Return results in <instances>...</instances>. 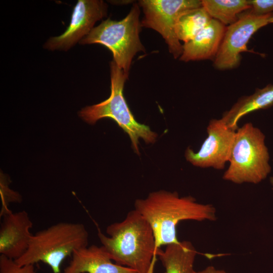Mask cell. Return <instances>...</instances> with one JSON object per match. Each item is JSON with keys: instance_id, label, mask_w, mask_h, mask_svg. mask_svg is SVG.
<instances>
[{"instance_id": "7c38bea8", "label": "cell", "mask_w": 273, "mask_h": 273, "mask_svg": "<svg viewBox=\"0 0 273 273\" xmlns=\"http://www.w3.org/2000/svg\"><path fill=\"white\" fill-rule=\"evenodd\" d=\"M62 273H136L111 259L103 247L92 245L75 250Z\"/></svg>"}, {"instance_id": "6da1fadb", "label": "cell", "mask_w": 273, "mask_h": 273, "mask_svg": "<svg viewBox=\"0 0 273 273\" xmlns=\"http://www.w3.org/2000/svg\"><path fill=\"white\" fill-rule=\"evenodd\" d=\"M98 230L102 246L115 263L136 273H154L157 259L153 231L146 219L134 209L124 220Z\"/></svg>"}, {"instance_id": "44dd1931", "label": "cell", "mask_w": 273, "mask_h": 273, "mask_svg": "<svg viewBox=\"0 0 273 273\" xmlns=\"http://www.w3.org/2000/svg\"><path fill=\"white\" fill-rule=\"evenodd\" d=\"M270 183L272 187V189H273V177H271L270 178Z\"/></svg>"}, {"instance_id": "4fadbf2b", "label": "cell", "mask_w": 273, "mask_h": 273, "mask_svg": "<svg viewBox=\"0 0 273 273\" xmlns=\"http://www.w3.org/2000/svg\"><path fill=\"white\" fill-rule=\"evenodd\" d=\"M226 28L225 25L219 21L212 19L209 23L193 39L184 43L180 60L188 62L214 59Z\"/></svg>"}, {"instance_id": "30bf717a", "label": "cell", "mask_w": 273, "mask_h": 273, "mask_svg": "<svg viewBox=\"0 0 273 273\" xmlns=\"http://www.w3.org/2000/svg\"><path fill=\"white\" fill-rule=\"evenodd\" d=\"M108 6L101 0H78L70 24L63 33L49 38L44 48L51 51H68L87 35L96 22L106 17Z\"/></svg>"}, {"instance_id": "5b68a950", "label": "cell", "mask_w": 273, "mask_h": 273, "mask_svg": "<svg viewBox=\"0 0 273 273\" xmlns=\"http://www.w3.org/2000/svg\"><path fill=\"white\" fill-rule=\"evenodd\" d=\"M111 94L106 100L82 108L78 113L84 121L91 124L108 117L112 119L129 136L132 148L140 154L139 139L147 144L154 143L157 136L150 127L139 123L130 111L123 95L125 80L128 77L114 61L110 63Z\"/></svg>"}, {"instance_id": "5bb4252c", "label": "cell", "mask_w": 273, "mask_h": 273, "mask_svg": "<svg viewBox=\"0 0 273 273\" xmlns=\"http://www.w3.org/2000/svg\"><path fill=\"white\" fill-rule=\"evenodd\" d=\"M273 106V84L257 89L248 96H244L236 103L221 118L231 128L237 130L239 120L252 112L268 108Z\"/></svg>"}, {"instance_id": "9a60e30c", "label": "cell", "mask_w": 273, "mask_h": 273, "mask_svg": "<svg viewBox=\"0 0 273 273\" xmlns=\"http://www.w3.org/2000/svg\"><path fill=\"white\" fill-rule=\"evenodd\" d=\"M197 252L190 241H184L158 249L157 256L166 273H194V264Z\"/></svg>"}, {"instance_id": "d6986e66", "label": "cell", "mask_w": 273, "mask_h": 273, "mask_svg": "<svg viewBox=\"0 0 273 273\" xmlns=\"http://www.w3.org/2000/svg\"><path fill=\"white\" fill-rule=\"evenodd\" d=\"M250 9L249 13L256 15H265L273 13V0H248Z\"/></svg>"}, {"instance_id": "2e32d148", "label": "cell", "mask_w": 273, "mask_h": 273, "mask_svg": "<svg viewBox=\"0 0 273 273\" xmlns=\"http://www.w3.org/2000/svg\"><path fill=\"white\" fill-rule=\"evenodd\" d=\"M212 18L202 6L185 12L178 18L175 33L184 43L193 39L211 21Z\"/></svg>"}, {"instance_id": "7a4b0ae2", "label": "cell", "mask_w": 273, "mask_h": 273, "mask_svg": "<svg viewBox=\"0 0 273 273\" xmlns=\"http://www.w3.org/2000/svg\"><path fill=\"white\" fill-rule=\"evenodd\" d=\"M134 207L153 231L156 254L162 246L179 242L176 226L181 221H214L217 218L212 205L199 203L190 196L180 197L176 192H152L145 199H136Z\"/></svg>"}, {"instance_id": "8fae6325", "label": "cell", "mask_w": 273, "mask_h": 273, "mask_svg": "<svg viewBox=\"0 0 273 273\" xmlns=\"http://www.w3.org/2000/svg\"><path fill=\"white\" fill-rule=\"evenodd\" d=\"M0 226V254L16 260L27 251L32 234L33 222L27 211L4 215Z\"/></svg>"}, {"instance_id": "52a82bcc", "label": "cell", "mask_w": 273, "mask_h": 273, "mask_svg": "<svg viewBox=\"0 0 273 273\" xmlns=\"http://www.w3.org/2000/svg\"><path fill=\"white\" fill-rule=\"evenodd\" d=\"M139 5L144 14L141 22L142 27L152 28L159 32L174 58H180L183 45L175 33L176 22L185 12L202 7V1L141 0Z\"/></svg>"}, {"instance_id": "277c9868", "label": "cell", "mask_w": 273, "mask_h": 273, "mask_svg": "<svg viewBox=\"0 0 273 273\" xmlns=\"http://www.w3.org/2000/svg\"><path fill=\"white\" fill-rule=\"evenodd\" d=\"M269 156L265 135L251 123L238 128L223 179L236 184H256L269 174Z\"/></svg>"}, {"instance_id": "ffe728a7", "label": "cell", "mask_w": 273, "mask_h": 273, "mask_svg": "<svg viewBox=\"0 0 273 273\" xmlns=\"http://www.w3.org/2000/svg\"><path fill=\"white\" fill-rule=\"evenodd\" d=\"M194 273H227L223 270L216 269L213 266H209L205 269L196 271H195Z\"/></svg>"}, {"instance_id": "7402d4cb", "label": "cell", "mask_w": 273, "mask_h": 273, "mask_svg": "<svg viewBox=\"0 0 273 273\" xmlns=\"http://www.w3.org/2000/svg\"><path fill=\"white\" fill-rule=\"evenodd\" d=\"M273 23V14L269 19V23Z\"/></svg>"}, {"instance_id": "9c48e42d", "label": "cell", "mask_w": 273, "mask_h": 273, "mask_svg": "<svg viewBox=\"0 0 273 273\" xmlns=\"http://www.w3.org/2000/svg\"><path fill=\"white\" fill-rule=\"evenodd\" d=\"M237 130L229 127L222 118L211 120L207 127V137L200 149L195 152L187 148L186 160L201 168L223 169L229 161Z\"/></svg>"}, {"instance_id": "ba28073f", "label": "cell", "mask_w": 273, "mask_h": 273, "mask_svg": "<svg viewBox=\"0 0 273 273\" xmlns=\"http://www.w3.org/2000/svg\"><path fill=\"white\" fill-rule=\"evenodd\" d=\"M272 14L256 15L247 11L240 14L238 20L226 28L214 59V67L220 70L237 67L240 63L241 53L249 51L247 44L249 39L258 29L269 23Z\"/></svg>"}, {"instance_id": "ac0fdd59", "label": "cell", "mask_w": 273, "mask_h": 273, "mask_svg": "<svg viewBox=\"0 0 273 273\" xmlns=\"http://www.w3.org/2000/svg\"><path fill=\"white\" fill-rule=\"evenodd\" d=\"M0 273H36L34 265H20L15 260L0 255Z\"/></svg>"}, {"instance_id": "3957f363", "label": "cell", "mask_w": 273, "mask_h": 273, "mask_svg": "<svg viewBox=\"0 0 273 273\" xmlns=\"http://www.w3.org/2000/svg\"><path fill=\"white\" fill-rule=\"evenodd\" d=\"M89 234L78 222L61 221L32 234L26 252L15 262L20 265L39 262L53 273H61L62 263L79 249L88 246Z\"/></svg>"}, {"instance_id": "e0dca14e", "label": "cell", "mask_w": 273, "mask_h": 273, "mask_svg": "<svg viewBox=\"0 0 273 273\" xmlns=\"http://www.w3.org/2000/svg\"><path fill=\"white\" fill-rule=\"evenodd\" d=\"M202 6L212 19L224 25L235 23L240 14L250 9L248 0H202Z\"/></svg>"}, {"instance_id": "8992f818", "label": "cell", "mask_w": 273, "mask_h": 273, "mask_svg": "<svg viewBox=\"0 0 273 273\" xmlns=\"http://www.w3.org/2000/svg\"><path fill=\"white\" fill-rule=\"evenodd\" d=\"M140 13L139 5L135 4L123 19L114 21L108 18L102 21L79 43L105 46L112 52L116 64L128 77L134 56L139 52H145L139 36L142 27Z\"/></svg>"}]
</instances>
